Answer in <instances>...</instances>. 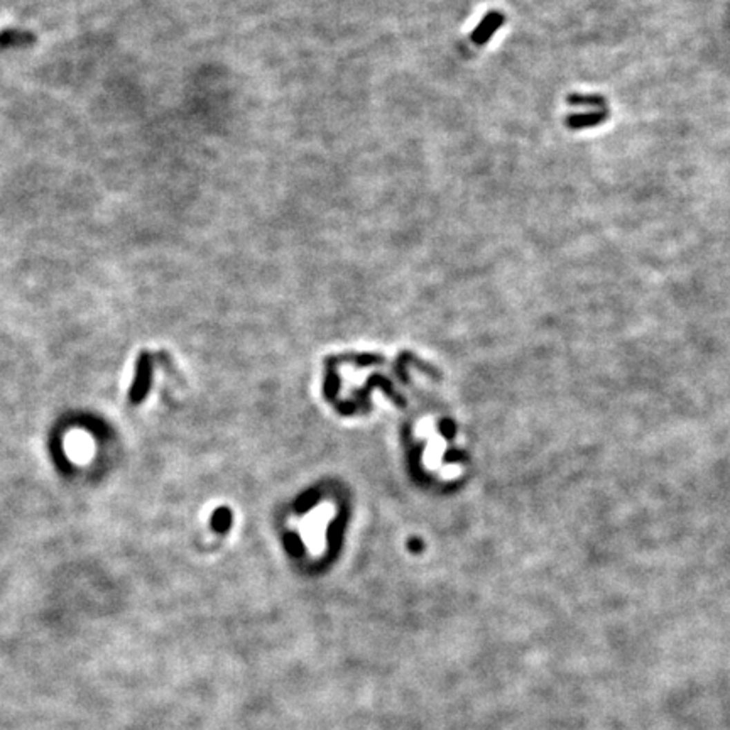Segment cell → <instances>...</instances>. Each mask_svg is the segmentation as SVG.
Listing matches in <instances>:
<instances>
[{"label":"cell","mask_w":730,"mask_h":730,"mask_svg":"<svg viewBox=\"0 0 730 730\" xmlns=\"http://www.w3.org/2000/svg\"><path fill=\"white\" fill-rule=\"evenodd\" d=\"M566 102L570 105H578V107L599 108V111L605 108V98L599 95H578V93H573V95L566 98Z\"/></svg>","instance_id":"4"},{"label":"cell","mask_w":730,"mask_h":730,"mask_svg":"<svg viewBox=\"0 0 730 730\" xmlns=\"http://www.w3.org/2000/svg\"><path fill=\"white\" fill-rule=\"evenodd\" d=\"M504 24V14L499 12V10H492V12L487 14L486 17L480 21V24L477 26V29L470 34L472 43H475L477 46H483V44L489 43L490 37L501 29V26Z\"/></svg>","instance_id":"2"},{"label":"cell","mask_w":730,"mask_h":730,"mask_svg":"<svg viewBox=\"0 0 730 730\" xmlns=\"http://www.w3.org/2000/svg\"><path fill=\"white\" fill-rule=\"evenodd\" d=\"M151 379H153V362H151L149 354H141L137 365H135V377L131 387V403H141L147 396L151 387Z\"/></svg>","instance_id":"1"},{"label":"cell","mask_w":730,"mask_h":730,"mask_svg":"<svg viewBox=\"0 0 730 730\" xmlns=\"http://www.w3.org/2000/svg\"><path fill=\"white\" fill-rule=\"evenodd\" d=\"M608 113L605 111L593 112V113H578V115H570L566 119V126L570 128H587V127H595L600 126L605 119H607Z\"/></svg>","instance_id":"3"}]
</instances>
